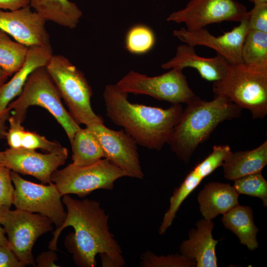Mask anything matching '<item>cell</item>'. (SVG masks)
Segmentation results:
<instances>
[{"mask_svg": "<svg viewBox=\"0 0 267 267\" xmlns=\"http://www.w3.org/2000/svg\"><path fill=\"white\" fill-rule=\"evenodd\" d=\"M62 202L67 208L66 219L62 226L53 232L49 243L50 250H57L61 231L72 226L74 232L66 237L65 245L77 266L95 267L96 255L105 253L114 260L117 267L124 266L126 262L122 249L109 230V216L100 203L88 199H74L69 194L63 195Z\"/></svg>", "mask_w": 267, "mask_h": 267, "instance_id": "1", "label": "cell"}, {"mask_svg": "<svg viewBox=\"0 0 267 267\" xmlns=\"http://www.w3.org/2000/svg\"><path fill=\"white\" fill-rule=\"evenodd\" d=\"M103 97L106 115L114 124L122 127L138 145L157 151L167 143L183 110L181 104L163 109L133 103L128 93L115 84L105 87Z\"/></svg>", "mask_w": 267, "mask_h": 267, "instance_id": "2", "label": "cell"}, {"mask_svg": "<svg viewBox=\"0 0 267 267\" xmlns=\"http://www.w3.org/2000/svg\"><path fill=\"white\" fill-rule=\"evenodd\" d=\"M186 105L167 142L185 164L220 123L240 117L242 110L228 99L217 95L211 101L197 96Z\"/></svg>", "mask_w": 267, "mask_h": 267, "instance_id": "3", "label": "cell"}, {"mask_svg": "<svg viewBox=\"0 0 267 267\" xmlns=\"http://www.w3.org/2000/svg\"><path fill=\"white\" fill-rule=\"evenodd\" d=\"M31 106L46 109L62 127L71 143L81 127L64 108L59 92L45 66L32 72L18 97L10 103L6 110L12 111L11 116L22 123L28 107Z\"/></svg>", "mask_w": 267, "mask_h": 267, "instance_id": "4", "label": "cell"}, {"mask_svg": "<svg viewBox=\"0 0 267 267\" xmlns=\"http://www.w3.org/2000/svg\"><path fill=\"white\" fill-rule=\"evenodd\" d=\"M55 85L69 112L79 124L86 126L104 123L93 110L90 103L92 89L83 73L66 57L53 55L45 66Z\"/></svg>", "mask_w": 267, "mask_h": 267, "instance_id": "5", "label": "cell"}, {"mask_svg": "<svg viewBox=\"0 0 267 267\" xmlns=\"http://www.w3.org/2000/svg\"><path fill=\"white\" fill-rule=\"evenodd\" d=\"M213 91L249 110L254 119L267 115V72L252 70L242 63L230 64L224 77L213 82Z\"/></svg>", "mask_w": 267, "mask_h": 267, "instance_id": "6", "label": "cell"}, {"mask_svg": "<svg viewBox=\"0 0 267 267\" xmlns=\"http://www.w3.org/2000/svg\"><path fill=\"white\" fill-rule=\"evenodd\" d=\"M124 177L127 176L122 169L104 158L86 166L71 163L54 171L51 180L61 196L74 194L83 198L96 190H113L115 182Z\"/></svg>", "mask_w": 267, "mask_h": 267, "instance_id": "7", "label": "cell"}, {"mask_svg": "<svg viewBox=\"0 0 267 267\" xmlns=\"http://www.w3.org/2000/svg\"><path fill=\"white\" fill-rule=\"evenodd\" d=\"M115 85L128 93L147 95L172 104H187L197 97L182 70L177 68L154 77L131 70Z\"/></svg>", "mask_w": 267, "mask_h": 267, "instance_id": "8", "label": "cell"}, {"mask_svg": "<svg viewBox=\"0 0 267 267\" xmlns=\"http://www.w3.org/2000/svg\"><path fill=\"white\" fill-rule=\"evenodd\" d=\"M52 222L40 214L16 209L0 208V223L8 236L10 249L25 266H35L33 247L42 234L52 230Z\"/></svg>", "mask_w": 267, "mask_h": 267, "instance_id": "9", "label": "cell"}, {"mask_svg": "<svg viewBox=\"0 0 267 267\" xmlns=\"http://www.w3.org/2000/svg\"><path fill=\"white\" fill-rule=\"evenodd\" d=\"M12 181L15 186L13 204L16 209L38 213L49 218L56 229L63 224L66 217L61 195L56 185L37 184L22 178L11 171Z\"/></svg>", "mask_w": 267, "mask_h": 267, "instance_id": "10", "label": "cell"}, {"mask_svg": "<svg viewBox=\"0 0 267 267\" xmlns=\"http://www.w3.org/2000/svg\"><path fill=\"white\" fill-rule=\"evenodd\" d=\"M246 6L235 0H190L185 7L171 13L168 21L184 23L193 31L223 21L240 22L247 14Z\"/></svg>", "mask_w": 267, "mask_h": 267, "instance_id": "11", "label": "cell"}, {"mask_svg": "<svg viewBox=\"0 0 267 267\" xmlns=\"http://www.w3.org/2000/svg\"><path fill=\"white\" fill-rule=\"evenodd\" d=\"M87 127L96 137L105 154V158L122 169L127 177L142 179L137 143L124 130L109 129L103 123H94Z\"/></svg>", "mask_w": 267, "mask_h": 267, "instance_id": "12", "label": "cell"}, {"mask_svg": "<svg viewBox=\"0 0 267 267\" xmlns=\"http://www.w3.org/2000/svg\"><path fill=\"white\" fill-rule=\"evenodd\" d=\"M5 166L18 174L31 175L43 184L52 183L51 176L65 164L68 150L62 146L47 154L35 150L7 148L4 151Z\"/></svg>", "mask_w": 267, "mask_h": 267, "instance_id": "13", "label": "cell"}, {"mask_svg": "<svg viewBox=\"0 0 267 267\" xmlns=\"http://www.w3.org/2000/svg\"><path fill=\"white\" fill-rule=\"evenodd\" d=\"M249 30L246 16L231 31L220 36H215L204 28L189 31L184 27L173 31V35L192 46H206L215 50L230 64L242 63L241 49Z\"/></svg>", "mask_w": 267, "mask_h": 267, "instance_id": "14", "label": "cell"}, {"mask_svg": "<svg viewBox=\"0 0 267 267\" xmlns=\"http://www.w3.org/2000/svg\"><path fill=\"white\" fill-rule=\"evenodd\" d=\"M231 152L228 145H214L211 153L197 164L187 175L180 185L173 191L170 197L169 207L164 214L159 228L158 231L160 235L165 234L172 225L183 201L204 178L222 166L223 161Z\"/></svg>", "mask_w": 267, "mask_h": 267, "instance_id": "15", "label": "cell"}, {"mask_svg": "<svg viewBox=\"0 0 267 267\" xmlns=\"http://www.w3.org/2000/svg\"><path fill=\"white\" fill-rule=\"evenodd\" d=\"M45 22L30 5L10 11L0 9V30L28 47L50 45Z\"/></svg>", "mask_w": 267, "mask_h": 267, "instance_id": "16", "label": "cell"}, {"mask_svg": "<svg viewBox=\"0 0 267 267\" xmlns=\"http://www.w3.org/2000/svg\"><path fill=\"white\" fill-rule=\"evenodd\" d=\"M50 45L28 47L24 62L13 77L0 87V116L10 115L8 105L21 93L30 75L36 69L45 66L53 55Z\"/></svg>", "mask_w": 267, "mask_h": 267, "instance_id": "17", "label": "cell"}, {"mask_svg": "<svg viewBox=\"0 0 267 267\" xmlns=\"http://www.w3.org/2000/svg\"><path fill=\"white\" fill-rule=\"evenodd\" d=\"M196 228H192L188 239L179 246L181 255L194 260L196 267H217L216 247L218 241L214 239L212 220L200 219L196 223Z\"/></svg>", "mask_w": 267, "mask_h": 267, "instance_id": "18", "label": "cell"}, {"mask_svg": "<svg viewBox=\"0 0 267 267\" xmlns=\"http://www.w3.org/2000/svg\"><path fill=\"white\" fill-rule=\"evenodd\" d=\"M229 65V62L219 54L211 58L203 57L196 54L194 47L185 44L179 45L175 56L161 66L166 69L193 68L202 78L215 82L224 77Z\"/></svg>", "mask_w": 267, "mask_h": 267, "instance_id": "19", "label": "cell"}, {"mask_svg": "<svg viewBox=\"0 0 267 267\" xmlns=\"http://www.w3.org/2000/svg\"><path fill=\"white\" fill-rule=\"evenodd\" d=\"M239 195L229 183L211 182L199 192L197 200L204 218L212 220L239 205Z\"/></svg>", "mask_w": 267, "mask_h": 267, "instance_id": "20", "label": "cell"}, {"mask_svg": "<svg viewBox=\"0 0 267 267\" xmlns=\"http://www.w3.org/2000/svg\"><path fill=\"white\" fill-rule=\"evenodd\" d=\"M267 164V141L252 150L231 152L222 165L224 177L234 180L262 172Z\"/></svg>", "mask_w": 267, "mask_h": 267, "instance_id": "21", "label": "cell"}, {"mask_svg": "<svg viewBox=\"0 0 267 267\" xmlns=\"http://www.w3.org/2000/svg\"><path fill=\"white\" fill-rule=\"evenodd\" d=\"M222 215L221 221L224 226L237 236L241 244L251 251L258 248L259 229L255 224L250 207L239 204Z\"/></svg>", "mask_w": 267, "mask_h": 267, "instance_id": "22", "label": "cell"}, {"mask_svg": "<svg viewBox=\"0 0 267 267\" xmlns=\"http://www.w3.org/2000/svg\"><path fill=\"white\" fill-rule=\"evenodd\" d=\"M30 6L46 21H50L70 29L75 28L83 13L69 0H29Z\"/></svg>", "mask_w": 267, "mask_h": 267, "instance_id": "23", "label": "cell"}, {"mask_svg": "<svg viewBox=\"0 0 267 267\" xmlns=\"http://www.w3.org/2000/svg\"><path fill=\"white\" fill-rule=\"evenodd\" d=\"M71 144L72 163L75 165H89L105 158L100 143L87 127L76 132Z\"/></svg>", "mask_w": 267, "mask_h": 267, "instance_id": "24", "label": "cell"}, {"mask_svg": "<svg viewBox=\"0 0 267 267\" xmlns=\"http://www.w3.org/2000/svg\"><path fill=\"white\" fill-rule=\"evenodd\" d=\"M242 63L259 72H267V33L249 30L241 49Z\"/></svg>", "mask_w": 267, "mask_h": 267, "instance_id": "25", "label": "cell"}, {"mask_svg": "<svg viewBox=\"0 0 267 267\" xmlns=\"http://www.w3.org/2000/svg\"><path fill=\"white\" fill-rule=\"evenodd\" d=\"M28 46L14 42L0 30V67L9 76L22 66Z\"/></svg>", "mask_w": 267, "mask_h": 267, "instance_id": "26", "label": "cell"}, {"mask_svg": "<svg viewBox=\"0 0 267 267\" xmlns=\"http://www.w3.org/2000/svg\"><path fill=\"white\" fill-rule=\"evenodd\" d=\"M155 42L154 34L150 28L143 25H137L132 27L127 33L126 48L133 54H144L152 48Z\"/></svg>", "mask_w": 267, "mask_h": 267, "instance_id": "27", "label": "cell"}, {"mask_svg": "<svg viewBox=\"0 0 267 267\" xmlns=\"http://www.w3.org/2000/svg\"><path fill=\"white\" fill-rule=\"evenodd\" d=\"M233 185L238 194L260 198L264 207L267 206V181L262 172L249 175L234 180Z\"/></svg>", "mask_w": 267, "mask_h": 267, "instance_id": "28", "label": "cell"}, {"mask_svg": "<svg viewBox=\"0 0 267 267\" xmlns=\"http://www.w3.org/2000/svg\"><path fill=\"white\" fill-rule=\"evenodd\" d=\"M139 267H194L196 262L180 254L157 256L150 251L140 257Z\"/></svg>", "mask_w": 267, "mask_h": 267, "instance_id": "29", "label": "cell"}, {"mask_svg": "<svg viewBox=\"0 0 267 267\" xmlns=\"http://www.w3.org/2000/svg\"><path fill=\"white\" fill-rule=\"evenodd\" d=\"M61 146L58 142L49 141L38 134L25 130L21 141V148L32 150L40 148L51 152Z\"/></svg>", "mask_w": 267, "mask_h": 267, "instance_id": "30", "label": "cell"}, {"mask_svg": "<svg viewBox=\"0 0 267 267\" xmlns=\"http://www.w3.org/2000/svg\"><path fill=\"white\" fill-rule=\"evenodd\" d=\"M11 170L5 166H0V208H10L13 204L14 189L12 184Z\"/></svg>", "mask_w": 267, "mask_h": 267, "instance_id": "31", "label": "cell"}, {"mask_svg": "<svg viewBox=\"0 0 267 267\" xmlns=\"http://www.w3.org/2000/svg\"><path fill=\"white\" fill-rule=\"evenodd\" d=\"M246 18L249 30L267 33V3L254 4L247 12Z\"/></svg>", "mask_w": 267, "mask_h": 267, "instance_id": "32", "label": "cell"}, {"mask_svg": "<svg viewBox=\"0 0 267 267\" xmlns=\"http://www.w3.org/2000/svg\"><path fill=\"white\" fill-rule=\"evenodd\" d=\"M7 120L9 127L5 136L7 143L10 148H21V141L25 130L22 126V123L16 120L12 116H10Z\"/></svg>", "mask_w": 267, "mask_h": 267, "instance_id": "33", "label": "cell"}, {"mask_svg": "<svg viewBox=\"0 0 267 267\" xmlns=\"http://www.w3.org/2000/svg\"><path fill=\"white\" fill-rule=\"evenodd\" d=\"M25 266L18 260L9 248L0 246V267H23Z\"/></svg>", "mask_w": 267, "mask_h": 267, "instance_id": "34", "label": "cell"}, {"mask_svg": "<svg viewBox=\"0 0 267 267\" xmlns=\"http://www.w3.org/2000/svg\"><path fill=\"white\" fill-rule=\"evenodd\" d=\"M58 260L57 255L55 251L50 250L41 253L35 260V263L38 267H57L54 262Z\"/></svg>", "mask_w": 267, "mask_h": 267, "instance_id": "35", "label": "cell"}, {"mask_svg": "<svg viewBox=\"0 0 267 267\" xmlns=\"http://www.w3.org/2000/svg\"><path fill=\"white\" fill-rule=\"evenodd\" d=\"M29 4V0H0V9L15 10Z\"/></svg>", "mask_w": 267, "mask_h": 267, "instance_id": "36", "label": "cell"}, {"mask_svg": "<svg viewBox=\"0 0 267 267\" xmlns=\"http://www.w3.org/2000/svg\"><path fill=\"white\" fill-rule=\"evenodd\" d=\"M101 261V266L103 267H117L114 260L108 255L105 253L99 254Z\"/></svg>", "mask_w": 267, "mask_h": 267, "instance_id": "37", "label": "cell"}, {"mask_svg": "<svg viewBox=\"0 0 267 267\" xmlns=\"http://www.w3.org/2000/svg\"><path fill=\"white\" fill-rule=\"evenodd\" d=\"M9 116L10 115L0 116V140L5 138L8 129L6 126V121L7 120Z\"/></svg>", "mask_w": 267, "mask_h": 267, "instance_id": "38", "label": "cell"}, {"mask_svg": "<svg viewBox=\"0 0 267 267\" xmlns=\"http://www.w3.org/2000/svg\"><path fill=\"white\" fill-rule=\"evenodd\" d=\"M0 225V246H4L10 248L8 239L6 238L4 235L6 233L5 229L3 227H2Z\"/></svg>", "mask_w": 267, "mask_h": 267, "instance_id": "39", "label": "cell"}, {"mask_svg": "<svg viewBox=\"0 0 267 267\" xmlns=\"http://www.w3.org/2000/svg\"><path fill=\"white\" fill-rule=\"evenodd\" d=\"M8 77L7 74L0 67V87L5 83Z\"/></svg>", "mask_w": 267, "mask_h": 267, "instance_id": "40", "label": "cell"}, {"mask_svg": "<svg viewBox=\"0 0 267 267\" xmlns=\"http://www.w3.org/2000/svg\"><path fill=\"white\" fill-rule=\"evenodd\" d=\"M5 166V159L4 151H0V166Z\"/></svg>", "mask_w": 267, "mask_h": 267, "instance_id": "41", "label": "cell"}, {"mask_svg": "<svg viewBox=\"0 0 267 267\" xmlns=\"http://www.w3.org/2000/svg\"><path fill=\"white\" fill-rule=\"evenodd\" d=\"M251 2L256 4L267 3V0H249Z\"/></svg>", "mask_w": 267, "mask_h": 267, "instance_id": "42", "label": "cell"}]
</instances>
